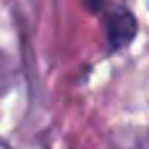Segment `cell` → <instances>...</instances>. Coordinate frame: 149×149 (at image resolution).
Wrapping results in <instances>:
<instances>
[{
	"instance_id": "obj_1",
	"label": "cell",
	"mask_w": 149,
	"mask_h": 149,
	"mask_svg": "<svg viewBox=\"0 0 149 149\" xmlns=\"http://www.w3.org/2000/svg\"><path fill=\"white\" fill-rule=\"evenodd\" d=\"M105 18V39H107V50H123L126 45L134 42L136 31H139V24L134 18V13L128 8H120V5H113L102 13Z\"/></svg>"
},
{
	"instance_id": "obj_2",
	"label": "cell",
	"mask_w": 149,
	"mask_h": 149,
	"mask_svg": "<svg viewBox=\"0 0 149 149\" xmlns=\"http://www.w3.org/2000/svg\"><path fill=\"white\" fill-rule=\"evenodd\" d=\"M102 3L105 0H86V8L89 10H102Z\"/></svg>"
},
{
	"instance_id": "obj_3",
	"label": "cell",
	"mask_w": 149,
	"mask_h": 149,
	"mask_svg": "<svg viewBox=\"0 0 149 149\" xmlns=\"http://www.w3.org/2000/svg\"><path fill=\"white\" fill-rule=\"evenodd\" d=\"M0 149H10V147H8V144H5V141H3V139H0Z\"/></svg>"
}]
</instances>
